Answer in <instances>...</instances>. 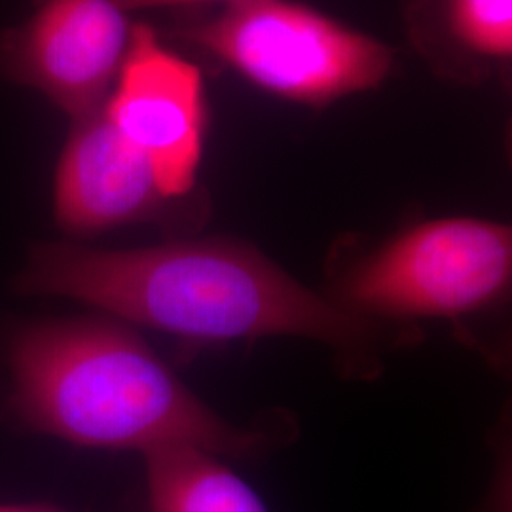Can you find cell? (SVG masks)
<instances>
[{"mask_svg":"<svg viewBox=\"0 0 512 512\" xmlns=\"http://www.w3.org/2000/svg\"><path fill=\"white\" fill-rule=\"evenodd\" d=\"M12 408L31 429L88 448L186 444L224 458L268 452L291 423L224 420L128 327L69 319L21 330L10 346Z\"/></svg>","mask_w":512,"mask_h":512,"instance_id":"7a4b0ae2","label":"cell"},{"mask_svg":"<svg viewBox=\"0 0 512 512\" xmlns=\"http://www.w3.org/2000/svg\"><path fill=\"white\" fill-rule=\"evenodd\" d=\"M18 289L73 298L184 340H313L353 376H372L385 351L418 336L414 327L365 317L311 291L253 245L232 239L126 251L46 243L33 249Z\"/></svg>","mask_w":512,"mask_h":512,"instance_id":"6da1fadb","label":"cell"},{"mask_svg":"<svg viewBox=\"0 0 512 512\" xmlns=\"http://www.w3.org/2000/svg\"><path fill=\"white\" fill-rule=\"evenodd\" d=\"M126 12L135 10H147V8H171V6H192V4H211L222 2L224 6L236 0H116Z\"/></svg>","mask_w":512,"mask_h":512,"instance_id":"30bf717a","label":"cell"},{"mask_svg":"<svg viewBox=\"0 0 512 512\" xmlns=\"http://www.w3.org/2000/svg\"><path fill=\"white\" fill-rule=\"evenodd\" d=\"M33 14L0 31V74L42 93L71 120L101 109L133 23L116 0H33Z\"/></svg>","mask_w":512,"mask_h":512,"instance_id":"8992f818","label":"cell"},{"mask_svg":"<svg viewBox=\"0 0 512 512\" xmlns=\"http://www.w3.org/2000/svg\"><path fill=\"white\" fill-rule=\"evenodd\" d=\"M143 456L150 512H268L255 490L207 450L173 444Z\"/></svg>","mask_w":512,"mask_h":512,"instance_id":"ba28073f","label":"cell"},{"mask_svg":"<svg viewBox=\"0 0 512 512\" xmlns=\"http://www.w3.org/2000/svg\"><path fill=\"white\" fill-rule=\"evenodd\" d=\"M446 27L469 54L509 61L512 57V0H446Z\"/></svg>","mask_w":512,"mask_h":512,"instance_id":"9c48e42d","label":"cell"},{"mask_svg":"<svg viewBox=\"0 0 512 512\" xmlns=\"http://www.w3.org/2000/svg\"><path fill=\"white\" fill-rule=\"evenodd\" d=\"M54 183V215L73 236L160 222L177 203L160 190L147 158L110 124L103 107L71 120Z\"/></svg>","mask_w":512,"mask_h":512,"instance_id":"52a82bcc","label":"cell"},{"mask_svg":"<svg viewBox=\"0 0 512 512\" xmlns=\"http://www.w3.org/2000/svg\"><path fill=\"white\" fill-rule=\"evenodd\" d=\"M177 37L256 88L308 107L376 90L395 65L382 40L294 0H236Z\"/></svg>","mask_w":512,"mask_h":512,"instance_id":"3957f363","label":"cell"},{"mask_svg":"<svg viewBox=\"0 0 512 512\" xmlns=\"http://www.w3.org/2000/svg\"><path fill=\"white\" fill-rule=\"evenodd\" d=\"M0 512H67L52 505H0Z\"/></svg>","mask_w":512,"mask_h":512,"instance_id":"8fae6325","label":"cell"},{"mask_svg":"<svg viewBox=\"0 0 512 512\" xmlns=\"http://www.w3.org/2000/svg\"><path fill=\"white\" fill-rule=\"evenodd\" d=\"M103 112L147 158L164 196L183 202L194 192L207 131L203 74L147 23H133Z\"/></svg>","mask_w":512,"mask_h":512,"instance_id":"5b68a950","label":"cell"},{"mask_svg":"<svg viewBox=\"0 0 512 512\" xmlns=\"http://www.w3.org/2000/svg\"><path fill=\"white\" fill-rule=\"evenodd\" d=\"M512 232L452 217L404 230L334 275L332 300L365 317L403 323L488 310L509 293Z\"/></svg>","mask_w":512,"mask_h":512,"instance_id":"277c9868","label":"cell"}]
</instances>
